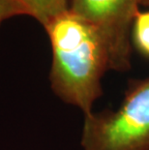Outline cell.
I'll return each mask as SVG.
<instances>
[{"label":"cell","mask_w":149,"mask_h":150,"mask_svg":"<svg viewBox=\"0 0 149 150\" xmlns=\"http://www.w3.org/2000/svg\"><path fill=\"white\" fill-rule=\"evenodd\" d=\"M135 41L139 50L149 55V12L137 15L134 21Z\"/></svg>","instance_id":"5"},{"label":"cell","mask_w":149,"mask_h":150,"mask_svg":"<svg viewBox=\"0 0 149 150\" xmlns=\"http://www.w3.org/2000/svg\"><path fill=\"white\" fill-rule=\"evenodd\" d=\"M141 0H68V10L82 18L99 33L107 49L109 69L130 68V27L139 13Z\"/></svg>","instance_id":"3"},{"label":"cell","mask_w":149,"mask_h":150,"mask_svg":"<svg viewBox=\"0 0 149 150\" xmlns=\"http://www.w3.org/2000/svg\"><path fill=\"white\" fill-rule=\"evenodd\" d=\"M52 47L50 83L66 103L91 113L102 94L101 79L109 70V57L99 33L70 10L45 26Z\"/></svg>","instance_id":"1"},{"label":"cell","mask_w":149,"mask_h":150,"mask_svg":"<svg viewBox=\"0 0 149 150\" xmlns=\"http://www.w3.org/2000/svg\"><path fill=\"white\" fill-rule=\"evenodd\" d=\"M20 15H26V12L17 0H0V23L7 18Z\"/></svg>","instance_id":"6"},{"label":"cell","mask_w":149,"mask_h":150,"mask_svg":"<svg viewBox=\"0 0 149 150\" xmlns=\"http://www.w3.org/2000/svg\"><path fill=\"white\" fill-rule=\"evenodd\" d=\"M26 15L31 16L44 27L60 14L68 11V0H17Z\"/></svg>","instance_id":"4"},{"label":"cell","mask_w":149,"mask_h":150,"mask_svg":"<svg viewBox=\"0 0 149 150\" xmlns=\"http://www.w3.org/2000/svg\"><path fill=\"white\" fill-rule=\"evenodd\" d=\"M141 5L149 6V0H141Z\"/></svg>","instance_id":"7"},{"label":"cell","mask_w":149,"mask_h":150,"mask_svg":"<svg viewBox=\"0 0 149 150\" xmlns=\"http://www.w3.org/2000/svg\"><path fill=\"white\" fill-rule=\"evenodd\" d=\"M84 150H149V79L133 82L117 111L85 115Z\"/></svg>","instance_id":"2"}]
</instances>
